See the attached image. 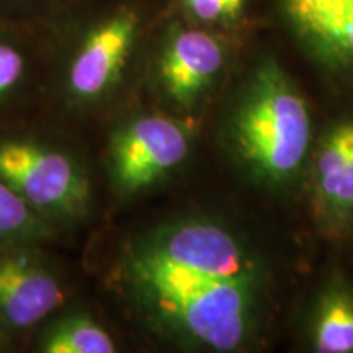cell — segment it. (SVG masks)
Instances as JSON below:
<instances>
[{
	"instance_id": "cell-1",
	"label": "cell",
	"mask_w": 353,
	"mask_h": 353,
	"mask_svg": "<svg viewBox=\"0 0 353 353\" xmlns=\"http://www.w3.org/2000/svg\"><path fill=\"white\" fill-rule=\"evenodd\" d=\"M125 275L132 294L157 319L200 345L234 350L252 330L257 285L188 270L141 244L128 255Z\"/></svg>"
},
{
	"instance_id": "cell-2",
	"label": "cell",
	"mask_w": 353,
	"mask_h": 353,
	"mask_svg": "<svg viewBox=\"0 0 353 353\" xmlns=\"http://www.w3.org/2000/svg\"><path fill=\"white\" fill-rule=\"evenodd\" d=\"M241 156L272 182L296 174L311 144L307 105L273 59L254 69L232 123Z\"/></svg>"
},
{
	"instance_id": "cell-3",
	"label": "cell",
	"mask_w": 353,
	"mask_h": 353,
	"mask_svg": "<svg viewBox=\"0 0 353 353\" xmlns=\"http://www.w3.org/2000/svg\"><path fill=\"white\" fill-rule=\"evenodd\" d=\"M143 33V10L130 0L113 3L74 26L61 48L65 92L81 103L108 95L130 68Z\"/></svg>"
},
{
	"instance_id": "cell-4",
	"label": "cell",
	"mask_w": 353,
	"mask_h": 353,
	"mask_svg": "<svg viewBox=\"0 0 353 353\" xmlns=\"http://www.w3.org/2000/svg\"><path fill=\"white\" fill-rule=\"evenodd\" d=\"M0 179L50 221L79 218L90 205V185L77 162L37 141H0Z\"/></svg>"
},
{
	"instance_id": "cell-5",
	"label": "cell",
	"mask_w": 353,
	"mask_h": 353,
	"mask_svg": "<svg viewBox=\"0 0 353 353\" xmlns=\"http://www.w3.org/2000/svg\"><path fill=\"white\" fill-rule=\"evenodd\" d=\"M190 136L165 117H139L114 132L110 174L118 192L132 195L151 187L187 157Z\"/></svg>"
},
{
	"instance_id": "cell-6",
	"label": "cell",
	"mask_w": 353,
	"mask_h": 353,
	"mask_svg": "<svg viewBox=\"0 0 353 353\" xmlns=\"http://www.w3.org/2000/svg\"><path fill=\"white\" fill-rule=\"evenodd\" d=\"M228 57L223 34L192 21H172L159 41L157 76L172 99L190 105L216 81Z\"/></svg>"
},
{
	"instance_id": "cell-7",
	"label": "cell",
	"mask_w": 353,
	"mask_h": 353,
	"mask_svg": "<svg viewBox=\"0 0 353 353\" xmlns=\"http://www.w3.org/2000/svg\"><path fill=\"white\" fill-rule=\"evenodd\" d=\"M64 299L59 276L33 245H0V332L34 327L63 306Z\"/></svg>"
},
{
	"instance_id": "cell-8",
	"label": "cell",
	"mask_w": 353,
	"mask_h": 353,
	"mask_svg": "<svg viewBox=\"0 0 353 353\" xmlns=\"http://www.w3.org/2000/svg\"><path fill=\"white\" fill-rule=\"evenodd\" d=\"M139 244L188 270L219 280L257 285L254 260L231 232L214 223L188 221L162 229Z\"/></svg>"
},
{
	"instance_id": "cell-9",
	"label": "cell",
	"mask_w": 353,
	"mask_h": 353,
	"mask_svg": "<svg viewBox=\"0 0 353 353\" xmlns=\"http://www.w3.org/2000/svg\"><path fill=\"white\" fill-rule=\"evenodd\" d=\"M278 7L309 54L353 82V0H278Z\"/></svg>"
},
{
	"instance_id": "cell-10",
	"label": "cell",
	"mask_w": 353,
	"mask_h": 353,
	"mask_svg": "<svg viewBox=\"0 0 353 353\" xmlns=\"http://www.w3.org/2000/svg\"><path fill=\"white\" fill-rule=\"evenodd\" d=\"M316 192L325 223L345 231L353 223V118L337 123L322 141Z\"/></svg>"
},
{
	"instance_id": "cell-11",
	"label": "cell",
	"mask_w": 353,
	"mask_h": 353,
	"mask_svg": "<svg viewBox=\"0 0 353 353\" xmlns=\"http://www.w3.org/2000/svg\"><path fill=\"white\" fill-rule=\"evenodd\" d=\"M41 28L0 17V101L25 85L41 52Z\"/></svg>"
},
{
	"instance_id": "cell-12",
	"label": "cell",
	"mask_w": 353,
	"mask_h": 353,
	"mask_svg": "<svg viewBox=\"0 0 353 353\" xmlns=\"http://www.w3.org/2000/svg\"><path fill=\"white\" fill-rule=\"evenodd\" d=\"M314 347L322 353L353 352V288L339 283L325 291L316 312Z\"/></svg>"
},
{
	"instance_id": "cell-13",
	"label": "cell",
	"mask_w": 353,
	"mask_h": 353,
	"mask_svg": "<svg viewBox=\"0 0 353 353\" xmlns=\"http://www.w3.org/2000/svg\"><path fill=\"white\" fill-rule=\"evenodd\" d=\"M43 353H112V335L88 314L76 312L51 322L38 341Z\"/></svg>"
},
{
	"instance_id": "cell-14",
	"label": "cell",
	"mask_w": 353,
	"mask_h": 353,
	"mask_svg": "<svg viewBox=\"0 0 353 353\" xmlns=\"http://www.w3.org/2000/svg\"><path fill=\"white\" fill-rule=\"evenodd\" d=\"M50 232L51 221L0 179V245H33Z\"/></svg>"
},
{
	"instance_id": "cell-15",
	"label": "cell",
	"mask_w": 353,
	"mask_h": 353,
	"mask_svg": "<svg viewBox=\"0 0 353 353\" xmlns=\"http://www.w3.org/2000/svg\"><path fill=\"white\" fill-rule=\"evenodd\" d=\"M179 6L188 21L213 28L236 23L247 0H179Z\"/></svg>"
},
{
	"instance_id": "cell-16",
	"label": "cell",
	"mask_w": 353,
	"mask_h": 353,
	"mask_svg": "<svg viewBox=\"0 0 353 353\" xmlns=\"http://www.w3.org/2000/svg\"><path fill=\"white\" fill-rule=\"evenodd\" d=\"M70 0H0V17L44 28Z\"/></svg>"
},
{
	"instance_id": "cell-17",
	"label": "cell",
	"mask_w": 353,
	"mask_h": 353,
	"mask_svg": "<svg viewBox=\"0 0 353 353\" xmlns=\"http://www.w3.org/2000/svg\"><path fill=\"white\" fill-rule=\"evenodd\" d=\"M7 345V335L3 332H0V350H3V347Z\"/></svg>"
}]
</instances>
